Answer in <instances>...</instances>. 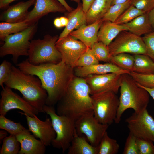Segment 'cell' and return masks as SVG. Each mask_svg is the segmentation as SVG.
I'll return each mask as SVG.
<instances>
[{"label": "cell", "instance_id": "6da1fadb", "mask_svg": "<svg viewBox=\"0 0 154 154\" xmlns=\"http://www.w3.org/2000/svg\"><path fill=\"white\" fill-rule=\"evenodd\" d=\"M16 65L24 72L39 78L47 93L46 105L48 106H54L57 104L75 76L74 68L62 60L57 63L36 65L27 59Z\"/></svg>", "mask_w": 154, "mask_h": 154}, {"label": "cell", "instance_id": "7a4b0ae2", "mask_svg": "<svg viewBox=\"0 0 154 154\" xmlns=\"http://www.w3.org/2000/svg\"><path fill=\"white\" fill-rule=\"evenodd\" d=\"M56 112L75 121L84 115L94 114L90 90L84 78L74 76L57 103Z\"/></svg>", "mask_w": 154, "mask_h": 154}, {"label": "cell", "instance_id": "3957f363", "mask_svg": "<svg viewBox=\"0 0 154 154\" xmlns=\"http://www.w3.org/2000/svg\"><path fill=\"white\" fill-rule=\"evenodd\" d=\"M5 86L17 90L23 98L39 113H44L48 94L39 78L36 76L24 72L13 65L11 72Z\"/></svg>", "mask_w": 154, "mask_h": 154}, {"label": "cell", "instance_id": "277c9868", "mask_svg": "<svg viewBox=\"0 0 154 154\" xmlns=\"http://www.w3.org/2000/svg\"><path fill=\"white\" fill-rule=\"evenodd\" d=\"M119 103L116 119V124L121 121L122 116L127 109L131 108L135 112H142L145 109L150 100V95L144 88L137 84L128 74H121Z\"/></svg>", "mask_w": 154, "mask_h": 154}, {"label": "cell", "instance_id": "5b68a950", "mask_svg": "<svg viewBox=\"0 0 154 154\" xmlns=\"http://www.w3.org/2000/svg\"><path fill=\"white\" fill-rule=\"evenodd\" d=\"M44 113L50 117L56 137L51 143L53 147L61 149L63 153L68 150L76 131L75 121L64 116L58 115L53 106L45 105Z\"/></svg>", "mask_w": 154, "mask_h": 154}, {"label": "cell", "instance_id": "8992f818", "mask_svg": "<svg viewBox=\"0 0 154 154\" xmlns=\"http://www.w3.org/2000/svg\"><path fill=\"white\" fill-rule=\"evenodd\" d=\"M58 37L47 34L42 39L31 40L27 59L29 62L36 65L60 62L61 55L56 46Z\"/></svg>", "mask_w": 154, "mask_h": 154}, {"label": "cell", "instance_id": "52a82bcc", "mask_svg": "<svg viewBox=\"0 0 154 154\" xmlns=\"http://www.w3.org/2000/svg\"><path fill=\"white\" fill-rule=\"evenodd\" d=\"M38 24V21L22 31L7 36L0 47V57L11 55L12 61L17 64L20 56H28L30 40L37 31Z\"/></svg>", "mask_w": 154, "mask_h": 154}, {"label": "cell", "instance_id": "ba28073f", "mask_svg": "<svg viewBox=\"0 0 154 154\" xmlns=\"http://www.w3.org/2000/svg\"><path fill=\"white\" fill-rule=\"evenodd\" d=\"M91 97L95 119L102 124L111 125L116 119L119 105L116 94L104 92L92 95Z\"/></svg>", "mask_w": 154, "mask_h": 154}, {"label": "cell", "instance_id": "9c48e42d", "mask_svg": "<svg viewBox=\"0 0 154 154\" xmlns=\"http://www.w3.org/2000/svg\"><path fill=\"white\" fill-rule=\"evenodd\" d=\"M128 31L121 32L114 41L108 46L111 56L121 53L147 55L142 37Z\"/></svg>", "mask_w": 154, "mask_h": 154}, {"label": "cell", "instance_id": "30bf717a", "mask_svg": "<svg viewBox=\"0 0 154 154\" xmlns=\"http://www.w3.org/2000/svg\"><path fill=\"white\" fill-rule=\"evenodd\" d=\"M75 125L77 133L84 135L89 143L94 147L98 145L109 126L99 122L93 114L82 116L75 121Z\"/></svg>", "mask_w": 154, "mask_h": 154}, {"label": "cell", "instance_id": "8fae6325", "mask_svg": "<svg viewBox=\"0 0 154 154\" xmlns=\"http://www.w3.org/2000/svg\"><path fill=\"white\" fill-rule=\"evenodd\" d=\"M125 121L129 132L137 138L150 140L154 143V119L147 109L140 113L134 112Z\"/></svg>", "mask_w": 154, "mask_h": 154}, {"label": "cell", "instance_id": "7c38bea8", "mask_svg": "<svg viewBox=\"0 0 154 154\" xmlns=\"http://www.w3.org/2000/svg\"><path fill=\"white\" fill-rule=\"evenodd\" d=\"M0 115L5 116L10 110L18 109L29 116L37 115L39 112L23 98L5 86L1 92Z\"/></svg>", "mask_w": 154, "mask_h": 154}, {"label": "cell", "instance_id": "4fadbf2b", "mask_svg": "<svg viewBox=\"0 0 154 154\" xmlns=\"http://www.w3.org/2000/svg\"><path fill=\"white\" fill-rule=\"evenodd\" d=\"M121 76L109 73L90 74L84 78L89 87L91 95L108 92L117 94L120 88Z\"/></svg>", "mask_w": 154, "mask_h": 154}, {"label": "cell", "instance_id": "5bb4252c", "mask_svg": "<svg viewBox=\"0 0 154 154\" xmlns=\"http://www.w3.org/2000/svg\"><path fill=\"white\" fill-rule=\"evenodd\" d=\"M56 46L61 54L62 60L74 68L87 48L81 41L76 40L69 34L60 40H58Z\"/></svg>", "mask_w": 154, "mask_h": 154}, {"label": "cell", "instance_id": "9a60e30c", "mask_svg": "<svg viewBox=\"0 0 154 154\" xmlns=\"http://www.w3.org/2000/svg\"><path fill=\"white\" fill-rule=\"evenodd\" d=\"M18 112L25 115L29 131L36 138H39L46 147L51 145L56 137V134L50 118L46 117L43 121L40 119L36 115L31 117L23 112Z\"/></svg>", "mask_w": 154, "mask_h": 154}, {"label": "cell", "instance_id": "2e32d148", "mask_svg": "<svg viewBox=\"0 0 154 154\" xmlns=\"http://www.w3.org/2000/svg\"><path fill=\"white\" fill-rule=\"evenodd\" d=\"M67 11L57 0H36L33 9L24 21L33 23L50 13H64Z\"/></svg>", "mask_w": 154, "mask_h": 154}, {"label": "cell", "instance_id": "e0dca14e", "mask_svg": "<svg viewBox=\"0 0 154 154\" xmlns=\"http://www.w3.org/2000/svg\"><path fill=\"white\" fill-rule=\"evenodd\" d=\"M36 0H29L21 1L9 6L1 13L0 21L10 23H15L24 21L29 13V8L35 5Z\"/></svg>", "mask_w": 154, "mask_h": 154}, {"label": "cell", "instance_id": "ac0fdd59", "mask_svg": "<svg viewBox=\"0 0 154 154\" xmlns=\"http://www.w3.org/2000/svg\"><path fill=\"white\" fill-rule=\"evenodd\" d=\"M21 145L19 154H44L46 146L40 140L31 134L29 129L16 135Z\"/></svg>", "mask_w": 154, "mask_h": 154}, {"label": "cell", "instance_id": "d6986e66", "mask_svg": "<svg viewBox=\"0 0 154 154\" xmlns=\"http://www.w3.org/2000/svg\"><path fill=\"white\" fill-rule=\"evenodd\" d=\"M103 22L101 19L88 25L83 24L69 35L91 48L95 43L98 41V33Z\"/></svg>", "mask_w": 154, "mask_h": 154}, {"label": "cell", "instance_id": "ffe728a7", "mask_svg": "<svg viewBox=\"0 0 154 154\" xmlns=\"http://www.w3.org/2000/svg\"><path fill=\"white\" fill-rule=\"evenodd\" d=\"M75 76L81 78H84L92 74H102L109 73H114L122 74H129L130 72L122 69L111 62L106 64H99L92 66L74 68Z\"/></svg>", "mask_w": 154, "mask_h": 154}, {"label": "cell", "instance_id": "44dd1931", "mask_svg": "<svg viewBox=\"0 0 154 154\" xmlns=\"http://www.w3.org/2000/svg\"><path fill=\"white\" fill-rule=\"evenodd\" d=\"M98 33V41L108 46L119 34L123 31H128L123 25H118L109 21H103Z\"/></svg>", "mask_w": 154, "mask_h": 154}, {"label": "cell", "instance_id": "7402d4cb", "mask_svg": "<svg viewBox=\"0 0 154 154\" xmlns=\"http://www.w3.org/2000/svg\"><path fill=\"white\" fill-rule=\"evenodd\" d=\"M69 13L67 17L68 24L59 36L58 40L69 35L74 29H78L83 25L87 23L86 13L83 10L81 3H79L77 8Z\"/></svg>", "mask_w": 154, "mask_h": 154}, {"label": "cell", "instance_id": "603a6c76", "mask_svg": "<svg viewBox=\"0 0 154 154\" xmlns=\"http://www.w3.org/2000/svg\"><path fill=\"white\" fill-rule=\"evenodd\" d=\"M68 154H98L97 147L92 145L86 137L80 135L76 130L68 149Z\"/></svg>", "mask_w": 154, "mask_h": 154}, {"label": "cell", "instance_id": "cb8c5ba5", "mask_svg": "<svg viewBox=\"0 0 154 154\" xmlns=\"http://www.w3.org/2000/svg\"><path fill=\"white\" fill-rule=\"evenodd\" d=\"M112 0H95L86 13L87 24L102 19L112 5Z\"/></svg>", "mask_w": 154, "mask_h": 154}, {"label": "cell", "instance_id": "d4e9b609", "mask_svg": "<svg viewBox=\"0 0 154 154\" xmlns=\"http://www.w3.org/2000/svg\"><path fill=\"white\" fill-rule=\"evenodd\" d=\"M123 25L128 28V31L140 36L153 31L149 22L148 13L141 15Z\"/></svg>", "mask_w": 154, "mask_h": 154}, {"label": "cell", "instance_id": "484cf974", "mask_svg": "<svg viewBox=\"0 0 154 154\" xmlns=\"http://www.w3.org/2000/svg\"><path fill=\"white\" fill-rule=\"evenodd\" d=\"M133 72L143 74H154V62L147 55L134 54Z\"/></svg>", "mask_w": 154, "mask_h": 154}, {"label": "cell", "instance_id": "4316f807", "mask_svg": "<svg viewBox=\"0 0 154 154\" xmlns=\"http://www.w3.org/2000/svg\"><path fill=\"white\" fill-rule=\"evenodd\" d=\"M33 23L25 21L15 23L1 22L0 23V40L3 42L8 35L22 31Z\"/></svg>", "mask_w": 154, "mask_h": 154}, {"label": "cell", "instance_id": "83f0119b", "mask_svg": "<svg viewBox=\"0 0 154 154\" xmlns=\"http://www.w3.org/2000/svg\"><path fill=\"white\" fill-rule=\"evenodd\" d=\"M98 147V154H116L119 149L117 141L110 137L107 131L102 137Z\"/></svg>", "mask_w": 154, "mask_h": 154}, {"label": "cell", "instance_id": "f1b7e54d", "mask_svg": "<svg viewBox=\"0 0 154 154\" xmlns=\"http://www.w3.org/2000/svg\"><path fill=\"white\" fill-rule=\"evenodd\" d=\"M110 62L130 72L133 71L134 56L128 53H121L111 56Z\"/></svg>", "mask_w": 154, "mask_h": 154}, {"label": "cell", "instance_id": "f546056e", "mask_svg": "<svg viewBox=\"0 0 154 154\" xmlns=\"http://www.w3.org/2000/svg\"><path fill=\"white\" fill-rule=\"evenodd\" d=\"M132 0H128L125 3L112 5L102 19L103 21L114 22L131 5Z\"/></svg>", "mask_w": 154, "mask_h": 154}, {"label": "cell", "instance_id": "4dcf8cb0", "mask_svg": "<svg viewBox=\"0 0 154 154\" xmlns=\"http://www.w3.org/2000/svg\"><path fill=\"white\" fill-rule=\"evenodd\" d=\"M0 154H17L20 149V144L16 136L10 135L2 141Z\"/></svg>", "mask_w": 154, "mask_h": 154}, {"label": "cell", "instance_id": "1f68e13d", "mask_svg": "<svg viewBox=\"0 0 154 154\" xmlns=\"http://www.w3.org/2000/svg\"><path fill=\"white\" fill-rule=\"evenodd\" d=\"M0 129L15 136L27 129L20 122H15L2 115H0Z\"/></svg>", "mask_w": 154, "mask_h": 154}, {"label": "cell", "instance_id": "d6a6232c", "mask_svg": "<svg viewBox=\"0 0 154 154\" xmlns=\"http://www.w3.org/2000/svg\"><path fill=\"white\" fill-rule=\"evenodd\" d=\"M90 48L93 54L99 61L110 62L111 56L108 46L101 42L98 41L95 43Z\"/></svg>", "mask_w": 154, "mask_h": 154}, {"label": "cell", "instance_id": "836d02e7", "mask_svg": "<svg viewBox=\"0 0 154 154\" xmlns=\"http://www.w3.org/2000/svg\"><path fill=\"white\" fill-rule=\"evenodd\" d=\"M143 12L131 5L116 20L114 23L123 25L132 21L137 17L144 14Z\"/></svg>", "mask_w": 154, "mask_h": 154}, {"label": "cell", "instance_id": "e575fe53", "mask_svg": "<svg viewBox=\"0 0 154 154\" xmlns=\"http://www.w3.org/2000/svg\"><path fill=\"white\" fill-rule=\"evenodd\" d=\"M98 64L99 61L93 54L91 48L87 47L85 52L77 62L75 67L88 66Z\"/></svg>", "mask_w": 154, "mask_h": 154}, {"label": "cell", "instance_id": "d590c367", "mask_svg": "<svg viewBox=\"0 0 154 154\" xmlns=\"http://www.w3.org/2000/svg\"><path fill=\"white\" fill-rule=\"evenodd\" d=\"M129 74L141 85L148 88H154V74H143L132 72Z\"/></svg>", "mask_w": 154, "mask_h": 154}, {"label": "cell", "instance_id": "8d00e7d4", "mask_svg": "<svg viewBox=\"0 0 154 154\" xmlns=\"http://www.w3.org/2000/svg\"><path fill=\"white\" fill-rule=\"evenodd\" d=\"M137 139V137L129 132L126 139L122 153L139 154Z\"/></svg>", "mask_w": 154, "mask_h": 154}, {"label": "cell", "instance_id": "74e56055", "mask_svg": "<svg viewBox=\"0 0 154 154\" xmlns=\"http://www.w3.org/2000/svg\"><path fill=\"white\" fill-rule=\"evenodd\" d=\"M137 138L139 154H154V145L153 141L146 139Z\"/></svg>", "mask_w": 154, "mask_h": 154}, {"label": "cell", "instance_id": "f35d334b", "mask_svg": "<svg viewBox=\"0 0 154 154\" xmlns=\"http://www.w3.org/2000/svg\"><path fill=\"white\" fill-rule=\"evenodd\" d=\"M13 65L9 62L3 60L0 65V85L4 88L3 84L8 80L11 72Z\"/></svg>", "mask_w": 154, "mask_h": 154}, {"label": "cell", "instance_id": "ab89813d", "mask_svg": "<svg viewBox=\"0 0 154 154\" xmlns=\"http://www.w3.org/2000/svg\"><path fill=\"white\" fill-rule=\"evenodd\" d=\"M131 5L144 13H148L154 8V0H132Z\"/></svg>", "mask_w": 154, "mask_h": 154}, {"label": "cell", "instance_id": "60d3db41", "mask_svg": "<svg viewBox=\"0 0 154 154\" xmlns=\"http://www.w3.org/2000/svg\"><path fill=\"white\" fill-rule=\"evenodd\" d=\"M142 38L146 46L147 55L154 62V31L144 35Z\"/></svg>", "mask_w": 154, "mask_h": 154}, {"label": "cell", "instance_id": "b9f144b4", "mask_svg": "<svg viewBox=\"0 0 154 154\" xmlns=\"http://www.w3.org/2000/svg\"><path fill=\"white\" fill-rule=\"evenodd\" d=\"M95 0H82L83 10L86 13L92 3Z\"/></svg>", "mask_w": 154, "mask_h": 154}, {"label": "cell", "instance_id": "7bdbcfd3", "mask_svg": "<svg viewBox=\"0 0 154 154\" xmlns=\"http://www.w3.org/2000/svg\"><path fill=\"white\" fill-rule=\"evenodd\" d=\"M150 24L154 31V8L148 13Z\"/></svg>", "mask_w": 154, "mask_h": 154}, {"label": "cell", "instance_id": "ee69618b", "mask_svg": "<svg viewBox=\"0 0 154 154\" xmlns=\"http://www.w3.org/2000/svg\"><path fill=\"white\" fill-rule=\"evenodd\" d=\"M17 0H0V8L3 9L7 8L12 2Z\"/></svg>", "mask_w": 154, "mask_h": 154}, {"label": "cell", "instance_id": "f6af8a7d", "mask_svg": "<svg viewBox=\"0 0 154 154\" xmlns=\"http://www.w3.org/2000/svg\"><path fill=\"white\" fill-rule=\"evenodd\" d=\"M136 83L138 86L144 88L149 93L150 96L154 100V88H149L146 87L141 85L137 82H136Z\"/></svg>", "mask_w": 154, "mask_h": 154}, {"label": "cell", "instance_id": "bcb514c9", "mask_svg": "<svg viewBox=\"0 0 154 154\" xmlns=\"http://www.w3.org/2000/svg\"><path fill=\"white\" fill-rule=\"evenodd\" d=\"M59 2L66 8L69 12H71L73 9L66 3L65 0H57Z\"/></svg>", "mask_w": 154, "mask_h": 154}, {"label": "cell", "instance_id": "7dc6e473", "mask_svg": "<svg viewBox=\"0 0 154 154\" xmlns=\"http://www.w3.org/2000/svg\"><path fill=\"white\" fill-rule=\"evenodd\" d=\"M54 24L57 28H60L62 27L60 17L56 18L54 19Z\"/></svg>", "mask_w": 154, "mask_h": 154}, {"label": "cell", "instance_id": "c3c4849f", "mask_svg": "<svg viewBox=\"0 0 154 154\" xmlns=\"http://www.w3.org/2000/svg\"><path fill=\"white\" fill-rule=\"evenodd\" d=\"M7 132L5 130L1 129L0 130V141L2 142L3 140L5 138L7 135Z\"/></svg>", "mask_w": 154, "mask_h": 154}, {"label": "cell", "instance_id": "681fc988", "mask_svg": "<svg viewBox=\"0 0 154 154\" xmlns=\"http://www.w3.org/2000/svg\"><path fill=\"white\" fill-rule=\"evenodd\" d=\"M60 18L62 27H66L68 22V18L64 17H61Z\"/></svg>", "mask_w": 154, "mask_h": 154}, {"label": "cell", "instance_id": "f907efd6", "mask_svg": "<svg viewBox=\"0 0 154 154\" xmlns=\"http://www.w3.org/2000/svg\"><path fill=\"white\" fill-rule=\"evenodd\" d=\"M128 0H112V5L117 4L123 3Z\"/></svg>", "mask_w": 154, "mask_h": 154}, {"label": "cell", "instance_id": "816d5d0a", "mask_svg": "<svg viewBox=\"0 0 154 154\" xmlns=\"http://www.w3.org/2000/svg\"><path fill=\"white\" fill-rule=\"evenodd\" d=\"M72 1H73L76 3H80V0H71Z\"/></svg>", "mask_w": 154, "mask_h": 154}]
</instances>
